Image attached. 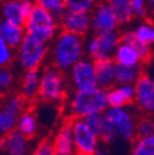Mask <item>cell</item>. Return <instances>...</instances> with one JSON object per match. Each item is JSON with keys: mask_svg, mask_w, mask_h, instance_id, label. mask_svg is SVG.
I'll return each instance as SVG.
<instances>
[{"mask_svg": "<svg viewBox=\"0 0 154 155\" xmlns=\"http://www.w3.org/2000/svg\"><path fill=\"white\" fill-rule=\"evenodd\" d=\"M139 113L132 105L123 107H107L102 113L104 124L100 139L104 144L115 142H132L136 135V122Z\"/></svg>", "mask_w": 154, "mask_h": 155, "instance_id": "obj_1", "label": "cell"}, {"mask_svg": "<svg viewBox=\"0 0 154 155\" xmlns=\"http://www.w3.org/2000/svg\"><path fill=\"white\" fill-rule=\"evenodd\" d=\"M48 57L51 59V65L63 73H68L76 62L85 57L84 37L59 31L49 43Z\"/></svg>", "mask_w": 154, "mask_h": 155, "instance_id": "obj_2", "label": "cell"}, {"mask_svg": "<svg viewBox=\"0 0 154 155\" xmlns=\"http://www.w3.org/2000/svg\"><path fill=\"white\" fill-rule=\"evenodd\" d=\"M63 106L68 120H83L90 114L104 113L109 107L106 90L96 87L90 91H70Z\"/></svg>", "mask_w": 154, "mask_h": 155, "instance_id": "obj_3", "label": "cell"}, {"mask_svg": "<svg viewBox=\"0 0 154 155\" xmlns=\"http://www.w3.org/2000/svg\"><path fill=\"white\" fill-rule=\"evenodd\" d=\"M69 84L65 73L53 65L41 69L38 101L49 105H63L69 95Z\"/></svg>", "mask_w": 154, "mask_h": 155, "instance_id": "obj_4", "label": "cell"}, {"mask_svg": "<svg viewBox=\"0 0 154 155\" xmlns=\"http://www.w3.org/2000/svg\"><path fill=\"white\" fill-rule=\"evenodd\" d=\"M24 28L27 36H31L36 40H40L48 45L54 40L57 33L61 31L58 18L54 17L45 8L36 4L31 14L26 18Z\"/></svg>", "mask_w": 154, "mask_h": 155, "instance_id": "obj_5", "label": "cell"}, {"mask_svg": "<svg viewBox=\"0 0 154 155\" xmlns=\"http://www.w3.org/2000/svg\"><path fill=\"white\" fill-rule=\"evenodd\" d=\"M15 51L17 63L24 71L42 69L46 59L48 58L49 45L26 35L20 46Z\"/></svg>", "mask_w": 154, "mask_h": 155, "instance_id": "obj_6", "label": "cell"}, {"mask_svg": "<svg viewBox=\"0 0 154 155\" xmlns=\"http://www.w3.org/2000/svg\"><path fill=\"white\" fill-rule=\"evenodd\" d=\"M70 91H90L98 87L95 73V61L83 57L67 73Z\"/></svg>", "mask_w": 154, "mask_h": 155, "instance_id": "obj_7", "label": "cell"}, {"mask_svg": "<svg viewBox=\"0 0 154 155\" xmlns=\"http://www.w3.org/2000/svg\"><path fill=\"white\" fill-rule=\"evenodd\" d=\"M72 135L74 142L75 155H92V153L101 145V139L84 122V120H69Z\"/></svg>", "mask_w": 154, "mask_h": 155, "instance_id": "obj_8", "label": "cell"}, {"mask_svg": "<svg viewBox=\"0 0 154 155\" xmlns=\"http://www.w3.org/2000/svg\"><path fill=\"white\" fill-rule=\"evenodd\" d=\"M30 106L17 92H12L4 97L0 106V137L16 128L17 118Z\"/></svg>", "mask_w": 154, "mask_h": 155, "instance_id": "obj_9", "label": "cell"}, {"mask_svg": "<svg viewBox=\"0 0 154 155\" xmlns=\"http://www.w3.org/2000/svg\"><path fill=\"white\" fill-rule=\"evenodd\" d=\"M133 87L134 108L139 114L154 116V78L143 73Z\"/></svg>", "mask_w": 154, "mask_h": 155, "instance_id": "obj_10", "label": "cell"}, {"mask_svg": "<svg viewBox=\"0 0 154 155\" xmlns=\"http://www.w3.org/2000/svg\"><path fill=\"white\" fill-rule=\"evenodd\" d=\"M91 16V35H101L106 32L119 31L121 26L117 16L115 15L106 0H99L98 4L90 11Z\"/></svg>", "mask_w": 154, "mask_h": 155, "instance_id": "obj_11", "label": "cell"}, {"mask_svg": "<svg viewBox=\"0 0 154 155\" xmlns=\"http://www.w3.org/2000/svg\"><path fill=\"white\" fill-rule=\"evenodd\" d=\"M59 28L69 33L86 37L91 33V16L90 12L69 11L65 10L59 17Z\"/></svg>", "mask_w": 154, "mask_h": 155, "instance_id": "obj_12", "label": "cell"}, {"mask_svg": "<svg viewBox=\"0 0 154 155\" xmlns=\"http://www.w3.org/2000/svg\"><path fill=\"white\" fill-rule=\"evenodd\" d=\"M33 6V0H6L3 4V20L24 26Z\"/></svg>", "mask_w": 154, "mask_h": 155, "instance_id": "obj_13", "label": "cell"}, {"mask_svg": "<svg viewBox=\"0 0 154 155\" xmlns=\"http://www.w3.org/2000/svg\"><path fill=\"white\" fill-rule=\"evenodd\" d=\"M41 69H32L24 71L20 84H18V95L30 106L38 100V90H40Z\"/></svg>", "mask_w": 154, "mask_h": 155, "instance_id": "obj_14", "label": "cell"}, {"mask_svg": "<svg viewBox=\"0 0 154 155\" xmlns=\"http://www.w3.org/2000/svg\"><path fill=\"white\" fill-rule=\"evenodd\" d=\"M30 142L14 129L0 137V151L5 155H28Z\"/></svg>", "mask_w": 154, "mask_h": 155, "instance_id": "obj_15", "label": "cell"}, {"mask_svg": "<svg viewBox=\"0 0 154 155\" xmlns=\"http://www.w3.org/2000/svg\"><path fill=\"white\" fill-rule=\"evenodd\" d=\"M55 155H75L74 142L69 120H65L55 130L51 139Z\"/></svg>", "mask_w": 154, "mask_h": 155, "instance_id": "obj_16", "label": "cell"}, {"mask_svg": "<svg viewBox=\"0 0 154 155\" xmlns=\"http://www.w3.org/2000/svg\"><path fill=\"white\" fill-rule=\"evenodd\" d=\"M112 61L116 65H126V67L143 65L139 52L133 42L121 41L112 55Z\"/></svg>", "mask_w": 154, "mask_h": 155, "instance_id": "obj_17", "label": "cell"}, {"mask_svg": "<svg viewBox=\"0 0 154 155\" xmlns=\"http://www.w3.org/2000/svg\"><path fill=\"white\" fill-rule=\"evenodd\" d=\"M106 97L109 107H123L133 105L134 87L133 85H119L115 84L106 90Z\"/></svg>", "mask_w": 154, "mask_h": 155, "instance_id": "obj_18", "label": "cell"}, {"mask_svg": "<svg viewBox=\"0 0 154 155\" xmlns=\"http://www.w3.org/2000/svg\"><path fill=\"white\" fill-rule=\"evenodd\" d=\"M115 68H116V64L112 61V58H104V59L95 61L98 87L109 90L111 86L116 84V81H115Z\"/></svg>", "mask_w": 154, "mask_h": 155, "instance_id": "obj_19", "label": "cell"}, {"mask_svg": "<svg viewBox=\"0 0 154 155\" xmlns=\"http://www.w3.org/2000/svg\"><path fill=\"white\" fill-rule=\"evenodd\" d=\"M15 129L28 140H32L37 137L38 130H40V122H38L36 112L31 107L26 108L18 116Z\"/></svg>", "mask_w": 154, "mask_h": 155, "instance_id": "obj_20", "label": "cell"}, {"mask_svg": "<svg viewBox=\"0 0 154 155\" xmlns=\"http://www.w3.org/2000/svg\"><path fill=\"white\" fill-rule=\"evenodd\" d=\"M95 36L98 40V58L96 59L112 58L115 51L121 42V33L119 31H112Z\"/></svg>", "mask_w": 154, "mask_h": 155, "instance_id": "obj_21", "label": "cell"}, {"mask_svg": "<svg viewBox=\"0 0 154 155\" xmlns=\"http://www.w3.org/2000/svg\"><path fill=\"white\" fill-rule=\"evenodd\" d=\"M0 36L6 42V45L15 51L25 38L26 32L24 26L15 25L3 20L0 21Z\"/></svg>", "mask_w": 154, "mask_h": 155, "instance_id": "obj_22", "label": "cell"}, {"mask_svg": "<svg viewBox=\"0 0 154 155\" xmlns=\"http://www.w3.org/2000/svg\"><path fill=\"white\" fill-rule=\"evenodd\" d=\"M143 74V65L126 67L116 65L115 68V81L119 85H134Z\"/></svg>", "mask_w": 154, "mask_h": 155, "instance_id": "obj_23", "label": "cell"}, {"mask_svg": "<svg viewBox=\"0 0 154 155\" xmlns=\"http://www.w3.org/2000/svg\"><path fill=\"white\" fill-rule=\"evenodd\" d=\"M132 2L133 0H106V3L117 16L120 25H128L133 21L134 16L132 12Z\"/></svg>", "mask_w": 154, "mask_h": 155, "instance_id": "obj_24", "label": "cell"}, {"mask_svg": "<svg viewBox=\"0 0 154 155\" xmlns=\"http://www.w3.org/2000/svg\"><path fill=\"white\" fill-rule=\"evenodd\" d=\"M129 155H154V133L134 138L131 142Z\"/></svg>", "mask_w": 154, "mask_h": 155, "instance_id": "obj_25", "label": "cell"}, {"mask_svg": "<svg viewBox=\"0 0 154 155\" xmlns=\"http://www.w3.org/2000/svg\"><path fill=\"white\" fill-rule=\"evenodd\" d=\"M134 41L142 45L152 46V37H153V21L150 18L141 20L133 28H131Z\"/></svg>", "mask_w": 154, "mask_h": 155, "instance_id": "obj_26", "label": "cell"}, {"mask_svg": "<svg viewBox=\"0 0 154 155\" xmlns=\"http://www.w3.org/2000/svg\"><path fill=\"white\" fill-rule=\"evenodd\" d=\"M15 85V74L10 67L0 68V97L12 94Z\"/></svg>", "mask_w": 154, "mask_h": 155, "instance_id": "obj_27", "label": "cell"}, {"mask_svg": "<svg viewBox=\"0 0 154 155\" xmlns=\"http://www.w3.org/2000/svg\"><path fill=\"white\" fill-rule=\"evenodd\" d=\"M154 133V116L139 114L136 122V135L146 137Z\"/></svg>", "mask_w": 154, "mask_h": 155, "instance_id": "obj_28", "label": "cell"}, {"mask_svg": "<svg viewBox=\"0 0 154 155\" xmlns=\"http://www.w3.org/2000/svg\"><path fill=\"white\" fill-rule=\"evenodd\" d=\"M99 0H63L65 10L90 12Z\"/></svg>", "mask_w": 154, "mask_h": 155, "instance_id": "obj_29", "label": "cell"}, {"mask_svg": "<svg viewBox=\"0 0 154 155\" xmlns=\"http://www.w3.org/2000/svg\"><path fill=\"white\" fill-rule=\"evenodd\" d=\"M33 3L36 5H40V6L45 8L46 10H48L54 17L58 18V20L63 15V12L65 11L63 0H33Z\"/></svg>", "mask_w": 154, "mask_h": 155, "instance_id": "obj_30", "label": "cell"}, {"mask_svg": "<svg viewBox=\"0 0 154 155\" xmlns=\"http://www.w3.org/2000/svg\"><path fill=\"white\" fill-rule=\"evenodd\" d=\"M14 49L10 48L0 36V68L10 67L14 62Z\"/></svg>", "mask_w": 154, "mask_h": 155, "instance_id": "obj_31", "label": "cell"}, {"mask_svg": "<svg viewBox=\"0 0 154 155\" xmlns=\"http://www.w3.org/2000/svg\"><path fill=\"white\" fill-rule=\"evenodd\" d=\"M132 12L133 16L139 20L149 18V9L147 0H133L132 2Z\"/></svg>", "mask_w": 154, "mask_h": 155, "instance_id": "obj_32", "label": "cell"}, {"mask_svg": "<svg viewBox=\"0 0 154 155\" xmlns=\"http://www.w3.org/2000/svg\"><path fill=\"white\" fill-rule=\"evenodd\" d=\"M84 122L86 123V126L100 137V132L102 129V124H104V117L102 113H95V114H90L88 117L83 118Z\"/></svg>", "mask_w": 154, "mask_h": 155, "instance_id": "obj_33", "label": "cell"}, {"mask_svg": "<svg viewBox=\"0 0 154 155\" xmlns=\"http://www.w3.org/2000/svg\"><path fill=\"white\" fill-rule=\"evenodd\" d=\"M31 155H55L51 139L45 138L41 142H38L35 149L32 150Z\"/></svg>", "mask_w": 154, "mask_h": 155, "instance_id": "obj_34", "label": "cell"}, {"mask_svg": "<svg viewBox=\"0 0 154 155\" xmlns=\"http://www.w3.org/2000/svg\"><path fill=\"white\" fill-rule=\"evenodd\" d=\"M92 155H109V151H107V149H106L105 147L100 145L98 149H96V150L92 153Z\"/></svg>", "mask_w": 154, "mask_h": 155, "instance_id": "obj_35", "label": "cell"}, {"mask_svg": "<svg viewBox=\"0 0 154 155\" xmlns=\"http://www.w3.org/2000/svg\"><path fill=\"white\" fill-rule=\"evenodd\" d=\"M148 9H149V17L154 18V0H147Z\"/></svg>", "mask_w": 154, "mask_h": 155, "instance_id": "obj_36", "label": "cell"}, {"mask_svg": "<svg viewBox=\"0 0 154 155\" xmlns=\"http://www.w3.org/2000/svg\"><path fill=\"white\" fill-rule=\"evenodd\" d=\"M153 21V37H152V46H154V20Z\"/></svg>", "mask_w": 154, "mask_h": 155, "instance_id": "obj_37", "label": "cell"}, {"mask_svg": "<svg viewBox=\"0 0 154 155\" xmlns=\"http://www.w3.org/2000/svg\"><path fill=\"white\" fill-rule=\"evenodd\" d=\"M153 59H154V47H153Z\"/></svg>", "mask_w": 154, "mask_h": 155, "instance_id": "obj_38", "label": "cell"}, {"mask_svg": "<svg viewBox=\"0 0 154 155\" xmlns=\"http://www.w3.org/2000/svg\"><path fill=\"white\" fill-rule=\"evenodd\" d=\"M3 2H4V0H0V4H2V3H3Z\"/></svg>", "mask_w": 154, "mask_h": 155, "instance_id": "obj_39", "label": "cell"}]
</instances>
